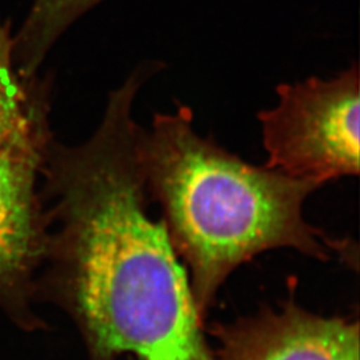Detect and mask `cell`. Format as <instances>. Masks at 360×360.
<instances>
[{"mask_svg":"<svg viewBox=\"0 0 360 360\" xmlns=\"http://www.w3.org/2000/svg\"><path fill=\"white\" fill-rule=\"evenodd\" d=\"M13 35L0 25V312L34 331L46 323L34 304L49 233L40 181L55 139L52 79L15 68Z\"/></svg>","mask_w":360,"mask_h":360,"instance_id":"3957f363","label":"cell"},{"mask_svg":"<svg viewBox=\"0 0 360 360\" xmlns=\"http://www.w3.org/2000/svg\"><path fill=\"white\" fill-rule=\"evenodd\" d=\"M138 153L148 199L190 281L203 322L232 272L271 250L290 248L358 264V245L309 224L303 208L323 186L255 166L193 129V111L155 114Z\"/></svg>","mask_w":360,"mask_h":360,"instance_id":"7a4b0ae2","label":"cell"},{"mask_svg":"<svg viewBox=\"0 0 360 360\" xmlns=\"http://www.w3.org/2000/svg\"><path fill=\"white\" fill-rule=\"evenodd\" d=\"M160 70L136 67L111 91L89 139H53L40 193L47 250L38 300L77 326L89 360H217L162 220L148 215L134 105Z\"/></svg>","mask_w":360,"mask_h":360,"instance_id":"6da1fadb","label":"cell"},{"mask_svg":"<svg viewBox=\"0 0 360 360\" xmlns=\"http://www.w3.org/2000/svg\"><path fill=\"white\" fill-rule=\"evenodd\" d=\"M208 334L217 360H359L358 319L311 312L294 292L278 309L214 323Z\"/></svg>","mask_w":360,"mask_h":360,"instance_id":"5b68a950","label":"cell"},{"mask_svg":"<svg viewBox=\"0 0 360 360\" xmlns=\"http://www.w3.org/2000/svg\"><path fill=\"white\" fill-rule=\"evenodd\" d=\"M103 0H34L19 31L13 35L15 68L25 77L40 72L56 41L79 18Z\"/></svg>","mask_w":360,"mask_h":360,"instance_id":"8992f818","label":"cell"},{"mask_svg":"<svg viewBox=\"0 0 360 360\" xmlns=\"http://www.w3.org/2000/svg\"><path fill=\"white\" fill-rule=\"evenodd\" d=\"M359 67L330 79L278 86V103L259 112L267 167L326 186L358 176Z\"/></svg>","mask_w":360,"mask_h":360,"instance_id":"277c9868","label":"cell"}]
</instances>
